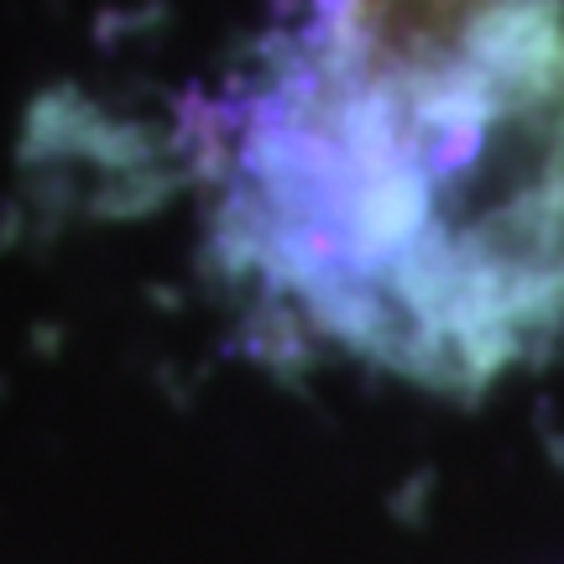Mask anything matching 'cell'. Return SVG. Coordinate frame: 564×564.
Here are the masks:
<instances>
[{
    "mask_svg": "<svg viewBox=\"0 0 564 564\" xmlns=\"http://www.w3.org/2000/svg\"><path fill=\"white\" fill-rule=\"evenodd\" d=\"M225 230L335 345L423 387L497 382L564 319V21L278 79L230 152Z\"/></svg>",
    "mask_w": 564,
    "mask_h": 564,
    "instance_id": "1",
    "label": "cell"
}]
</instances>
